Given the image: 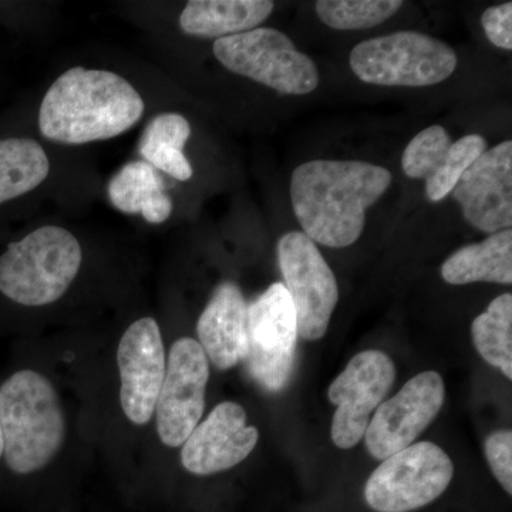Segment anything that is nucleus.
Listing matches in <instances>:
<instances>
[{
  "instance_id": "obj_13",
  "label": "nucleus",
  "mask_w": 512,
  "mask_h": 512,
  "mask_svg": "<svg viewBox=\"0 0 512 512\" xmlns=\"http://www.w3.org/2000/svg\"><path fill=\"white\" fill-rule=\"evenodd\" d=\"M165 362L163 336L156 320L138 319L128 326L117 350V363L121 407L131 423L143 426L156 413Z\"/></svg>"
},
{
  "instance_id": "obj_27",
  "label": "nucleus",
  "mask_w": 512,
  "mask_h": 512,
  "mask_svg": "<svg viewBox=\"0 0 512 512\" xmlns=\"http://www.w3.org/2000/svg\"><path fill=\"white\" fill-rule=\"evenodd\" d=\"M485 35L494 46L512 50V3L491 6L481 16Z\"/></svg>"
},
{
  "instance_id": "obj_22",
  "label": "nucleus",
  "mask_w": 512,
  "mask_h": 512,
  "mask_svg": "<svg viewBox=\"0 0 512 512\" xmlns=\"http://www.w3.org/2000/svg\"><path fill=\"white\" fill-rule=\"evenodd\" d=\"M474 346L488 365L512 379V295L504 293L471 325Z\"/></svg>"
},
{
  "instance_id": "obj_3",
  "label": "nucleus",
  "mask_w": 512,
  "mask_h": 512,
  "mask_svg": "<svg viewBox=\"0 0 512 512\" xmlns=\"http://www.w3.org/2000/svg\"><path fill=\"white\" fill-rule=\"evenodd\" d=\"M3 457L13 473L46 467L64 440V417L53 384L33 370H20L0 387Z\"/></svg>"
},
{
  "instance_id": "obj_19",
  "label": "nucleus",
  "mask_w": 512,
  "mask_h": 512,
  "mask_svg": "<svg viewBox=\"0 0 512 512\" xmlns=\"http://www.w3.org/2000/svg\"><path fill=\"white\" fill-rule=\"evenodd\" d=\"M110 201L124 214L143 215L150 224H163L173 212V201L165 194L156 168L146 161H131L111 178Z\"/></svg>"
},
{
  "instance_id": "obj_15",
  "label": "nucleus",
  "mask_w": 512,
  "mask_h": 512,
  "mask_svg": "<svg viewBox=\"0 0 512 512\" xmlns=\"http://www.w3.org/2000/svg\"><path fill=\"white\" fill-rule=\"evenodd\" d=\"M258 440V430L248 426L244 407L224 402L192 430L183 444L181 463L194 476H212L242 463Z\"/></svg>"
},
{
  "instance_id": "obj_18",
  "label": "nucleus",
  "mask_w": 512,
  "mask_h": 512,
  "mask_svg": "<svg viewBox=\"0 0 512 512\" xmlns=\"http://www.w3.org/2000/svg\"><path fill=\"white\" fill-rule=\"evenodd\" d=\"M441 276L450 285L476 282L512 284V231L495 232L478 244L467 245L448 256Z\"/></svg>"
},
{
  "instance_id": "obj_11",
  "label": "nucleus",
  "mask_w": 512,
  "mask_h": 512,
  "mask_svg": "<svg viewBox=\"0 0 512 512\" xmlns=\"http://www.w3.org/2000/svg\"><path fill=\"white\" fill-rule=\"evenodd\" d=\"M396 379L393 360L380 350H365L349 365L328 390L329 402L335 404L332 440L348 450L365 437L370 414L382 404Z\"/></svg>"
},
{
  "instance_id": "obj_17",
  "label": "nucleus",
  "mask_w": 512,
  "mask_h": 512,
  "mask_svg": "<svg viewBox=\"0 0 512 512\" xmlns=\"http://www.w3.org/2000/svg\"><path fill=\"white\" fill-rule=\"evenodd\" d=\"M274 8L269 0H191L180 26L187 35L222 39L258 28Z\"/></svg>"
},
{
  "instance_id": "obj_16",
  "label": "nucleus",
  "mask_w": 512,
  "mask_h": 512,
  "mask_svg": "<svg viewBox=\"0 0 512 512\" xmlns=\"http://www.w3.org/2000/svg\"><path fill=\"white\" fill-rule=\"evenodd\" d=\"M248 303L234 282H224L212 293L197 323L200 346L218 370L244 360L247 349Z\"/></svg>"
},
{
  "instance_id": "obj_8",
  "label": "nucleus",
  "mask_w": 512,
  "mask_h": 512,
  "mask_svg": "<svg viewBox=\"0 0 512 512\" xmlns=\"http://www.w3.org/2000/svg\"><path fill=\"white\" fill-rule=\"evenodd\" d=\"M298 338L291 296L282 282H276L248 305L247 349L242 360L266 392L279 393L288 386Z\"/></svg>"
},
{
  "instance_id": "obj_14",
  "label": "nucleus",
  "mask_w": 512,
  "mask_h": 512,
  "mask_svg": "<svg viewBox=\"0 0 512 512\" xmlns=\"http://www.w3.org/2000/svg\"><path fill=\"white\" fill-rule=\"evenodd\" d=\"M464 218L487 234L512 225V143L485 151L463 174L453 190Z\"/></svg>"
},
{
  "instance_id": "obj_1",
  "label": "nucleus",
  "mask_w": 512,
  "mask_h": 512,
  "mask_svg": "<svg viewBox=\"0 0 512 512\" xmlns=\"http://www.w3.org/2000/svg\"><path fill=\"white\" fill-rule=\"evenodd\" d=\"M392 174L363 161L316 160L295 168L293 211L313 242L329 248L355 244L366 225V210L382 198Z\"/></svg>"
},
{
  "instance_id": "obj_20",
  "label": "nucleus",
  "mask_w": 512,
  "mask_h": 512,
  "mask_svg": "<svg viewBox=\"0 0 512 512\" xmlns=\"http://www.w3.org/2000/svg\"><path fill=\"white\" fill-rule=\"evenodd\" d=\"M191 136V126L178 113H161L147 124L140 140V154L146 163L171 175L175 180L188 181L192 167L185 157L184 147Z\"/></svg>"
},
{
  "instance_id": "obj_9",
  "label": "nucleus",
  "mask_w": 512,
  "mask_h": 512,
  "mask_svg": "<svg viewBox=\"0 0 512 512\" xmlns=\"http://www.w3.org/2000/svg\"><path fill=\"white\" fill-rule=\"evenodd\" d=\"M278 264L295 308L298 335L309 342L322 339L339 299L332 269L315 242L298 231L279 239Z\"/></svg>"
},
{
  "instance_id": "obj_2",
  "label": "nucleus",
  "mask_w": 512,
  "mask_h": 512,
  "mask_svg": "<svg viewBox=\"0 0 512 512\" xmlns=\"http://www.w3.org/2000/svg\"><path fill=\"white\" fill-rule=\"evenodd\" d=\"M144 109L143 97L120 74L77 66L47 90L39 110L40 133L70 146L110 140L136 126Z\"/></svg>"
},
{
  "instance_id": "obj_24",
  "label": "nucleus",
  "mask_w": 512,
  "mask_h": 512,
  "mask_svg": "<svg viewBox=\"0 0 512 512\" xmlns=\"http://www.w3.org/2000/svg\"><path fill=\"white\" fill-rule=\"evenodd\" d=\"M451 144L453 140L446 128L431 126L420 131L404 150V174L426 181V188H430L446 170Z\"/></svg>"
},
{
  "instance_id": "obj_5",
  "label": "nucleus",
  "mask_w": 512,
  "mask_h": 512,
  "mask_svg": "<svg viewBox=\"0 0 512 512\" xmlns=\"http://www.w3.org/2000/svg\"><path fill=\"white\" fill-rule=\"evenodd\" d=\"M350 67L362 82L376 86L424 87L439 84L456 70L458 57L436 37L402 30L359 43Z\"/></svg>"
},
{
  "instance_id": "obj_23",
  "label": "nucleus",
  "mask_w": 512,
  "mask_h": 512,
  "mask_svg": "<svg viewBox=\"0 0 512 512\" xmlns=\"http://www.w3.org/2000/svg\"><path fill=\"white\" fill-rule=\"evenodd\" d=\"M402 0H319V19L336 30H362L382 25L402 9Z\"/></svg>"
},
{
  "instance_id": "obj_25",
  "label": "nucleus",
  "mask_w": 512,
  "mask_h": 512,
  "mask_svg": "<svg viewBox=\"0 0 512 512\" xmlns=\"http://www.w3.org/2000/svg\"><path fill=\"white\" fill-rule=\"evenodd\" d=\"M485 151H487V141L480 134H468L456 143L453 141L446 170L441 174L436 184L426 188L429 200L433 202L443 201L450 192H453L454 187L468 168L474 164L478 157L483 156Z\"/></svg>"
},
{
  "instance_id": "obj_12",
  "label": "nucleus",
  "mask_w": 512,
  "mask_h": 512,
  "mask_svg": "<svg viewBox=\"0 0 512 512\" xmlns=\"http://www.w3.org/2000/svg\"><path fill=\"white\" fill-rule=\"evenodd\" d=\"M446 399L443 377L423 372L404 384L400 392L377 407L367 426L365 441L370 456L386 460L414 444L436 419Z\"/></svg>"
},
{
  "instance_id": "obj_21",
  "label": "nucleus",
  "mask_w": 512,
  "mask_h": 512,
  "mask_svg": "<svg viewBox=\"0 0 512 512\" xmlns=\"http://www.w3.org/2000/svg\"><path fill=\"white\" fill-rule=\"evenodd\" d=\"M46 151L30 138L0 140V204L35 190L49 177Z\"/></svg>"
},
{
  "instance_id": "obj_7",
  "label": "nucleus",
  "mask_w": 512,
  "mask_h": 512,
  "mask_svg": "<svg viewBox=\"0 0 512 512\" xmlns=\"http://www.w3.org/2000/svg\"><path fill=\"white\" fill-rule=\"evenodd\" d=\"M453 476L446 451L420 441L386 458L370 474L365 501L375 512L419 511L446 493Z\"/></svg>"
},
{
  "instance_id": "obj_6",
  "label": "nucleus",
  "mask_w": 512,
  "mask_h": 512,
  "mask_svg": "<svg viewBox=\"0 0 512 512\" xmlns=\"http://www.w3.org/2000/svg\"><path fill=\"white\" fill-rule=\"evenodd\" d=\"M214 55L229 72L248 77L281 94L312 93L319 84L316 64L285 33L256 28L215 40Z\"/></svg>"
},
{
  "instance_id": "obj_28",
  "label": "nucleus",
  "mask_w": 512,
  "mask_h": 512,
  "mask_svg": "<svg viewBox=\"0 0 512 512\" xmlns=\"http://www.w3.org/2000/svg\"><path fill=\"white\" fill-rule=\"evenodd\" d=\"M3 457V436H2V423H0V460Z\"/></svg>"
},
{
  "instance_id": "obj_4",
  "label": "nucleus",
  "mask_w": 512,
  "mask_h": 512,
  "mask_svg": "<svg viewBox=\"0 0 512 512\" xmlns=\"http://www.w3.org/2000/svg\"><path fill=\"white\" fill-rule=\"evenodd\" d=\"M82 261L72 232L46 225L12 242L0 256V292L19 305H50L73 284Z\"/></svg>"
},
{
  "instance_id": "obj_10",
  "label": "nucleus",
  "mask_w": 512,
  "mask_h": 512,
  "mask_svg": "<svg viewBox=\"0 0 512 512\" xmlns=\"http://www.w3.org/2000/svg\"><path fill=\"white\" fill-rule=\"evenodd\" d=\"M210 363L200 343L178 339L171 346L156 406L157 431L167 447H181L200 423Z\"/></svg>"
},
{
  "instance_id": "obj_26",
  "label": "nucleus",
  "mask_w": 512,
  "mask_h": 512,
  "mask_svg": "<svg viewBox=\"0 0 512 512\" xmlns=\"http://www.w3.org/2000/svg\"><path fill=\"white\" fill-rule=\"evenodd\" d=\"M485 457L505 493L512 494V431L497 430L485 440Z\"/></svg>"
}]
</instances>
